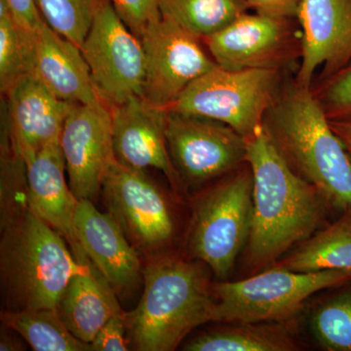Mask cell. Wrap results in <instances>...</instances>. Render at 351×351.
I'll list each match as a JSON object with an SVG mask.
<instances>
[{"instance_id": "cell-28", "label": "cell", "mask_w": 351, "mask_h": 351, "mask_svg": "<svg viewBox=\"0 0 351 351\" xmlns=\"http://www.w3.org/2000/svg\"><path fill=\"white\" fill-rule=\"evenodd\" d=\"M315 96L329 120L351 117V62L323 80Z\"/></svg>"}, {"instance_id": "cell-24", "label": "cell", "mask_w": 351, "mask_h": 351, "mask_svg": "<svg viewBox=\"0 0 351 351\" xmlns=\"http://www.w3.org/2000/svg\"><path fill=\"white\" fill-rule=\"evenodd\" d=\"M246 0H161L160 12L204 40L249 12Z\"/></svg>"}, {"instance_id": "cell-31", "label": "cell", "mask_w": 351, "mask_h": 351, "mask_svg": "<svg viewBox=\"0 0 351 351\" xmlns=\"http://www.w3.org/2000/svg\"><path fill=\"white\" fill-rule=\"evenodd\" d=\"M256 12L277 19L298 18L304 0H246Z\"/></svg>"}, {"instance_id": "cell-25", "label": "cell", "mask_w": 351, "mask_h": 351, "mask_svg": "<svg viewBox=\"0 0 351 351\" xmlns=\"http://www.w3.org/2000/svg\"><path fill=\"white\" fill-rule=\"evenodd\" d=\"M34 32L15 20L5 0H0V89L6 96L18 83L34 75Z\"/></svg>"}, {"instance_id": "cell-11", "label": "cell", "mask_w": 351, "mask_h": 351, "mask_svg": "<svg viewBox=\"0 0 351 351\" xmlns=\"http://www.w3.org/2000/svg\"><path fill=\"white\" fill-rule=\"evenodd\" d=\"M108 214L138 250L154 253L167 246L175 221L167 198L145 171L114 160L101 189Z\"/></svg>"}, {"instance_id": "cell-17", "label": "cell", "mask_w": 351, "mask_h": 351, "mask_svg": "<svg viewBox=\"0 0 351 351\" xmlns=\"http://www.w3.org/2000/svg\"><path fill=\"white\" fill-rule=\"evenodd\" d=\"M76 237L82 250L117 295L131 293L142 280L137 249L110 214L101 213L90 200L78 201Z\"/></svg>"}, {"instance_id": "cell-27", "label": "cell", "mask_w": 351, "mask_h": 351, "mask_svg": "<svg viewBox=\"0 0 351 351\" xmlns=\"http://www.w3.org/2000/svg\"><path fill=\"white\" fill-rule=\"evenodd\" d=\"M108 0H36L44 21L64 38L82 46L97 14Z\"/></svg>"}, {"instance_id": "cell-2", "label": "cell", "mask_w": 351, "mask_h": 351, "mask_svg": "<svg viewBox=\"0 0 351 351\" xmlns=\"http://www.w3.org/2000/svg\"><path fill=\"white\" fill-rule=\"evenodd\" d=\"M263 127L295 174L332 209L351 211V157L311 89L295 82L277 95Z\"/></svg>"}, {"instance_id": "cell-9", "label": "cell", "mask_w": 351, "mask_h": 351, "mask_svg": "<svg viewBox=\"0 0 351 351\" xmlns=\"http://www.w3.org/2000/svg\"><path fill=\"white\" fill-rule=\"evenodd\" d=\"M80 49L97 94L110 108L143 97L145 62L142 41L108 0L92 23Z\"/></svg>"}, {"instance_id": "cell-30", "label": "cell", "mask_w": 351, "mask_h": 351, "mask_svg": "<svg viewBox=\"0 0 351 351\" xmlns=\"http://www.w3.org/2000/svg\"><path fill=\"white\" fill-rule=\"evenodd\" d=\"M125 313L117 314L104 325L90 343L91 351H126L129 350L127 339Z\"/></svg>"}, {"instance_id": "cell-23", "label": "cell", "mask_w": 351, "mask_h": 351, "mask_svg": "<svg viewBox=\"0 0 351 351\" xmlns=\"http://www.w3.org/2000/svg\"><path fill=\"white\" fill-rule=\"evenodd\" d=\"M3 325L14 330L36 351H89L90 343L76 338L57 308L5 311Z\"/></svg>"}, {"instance_id": "cell-6", "label": "cell", "mask_w": 351, "mask_h": 351, "mask_svg": "<svg viewBox=\"0 0 351 351\" xmlns=\"http://www.w3.org/2000/svg\"><path fill=\"white\" fill-rule=\"evenodd\" d=\"M351 281V270L297 272L276 267L240 281L213 284L214 322H284L311 295Z\"/></svg>"}, {"instance_id": "cell-20", "label": "cell", "mask_w": 351, "mask_h": 351, "mask_svg": "<svg viewBox=\"0 0 351 351\" xmlns=\"http://www.w3.org/2000/svg\"><path fill=\"white\" fill-rule=\"evenodd\" d=\"M117 295L86 256L84 267L69 281L57 309L69 331L91 343L112 316L123 313Z\"/></svg>"}, {"instance_id": "cell-1", "label": "cell", "mask_w": 351, "mask_h": 351, "mask_svg": "<svg viewBox=\"0 0 351 351\" xmlns=\"http://www.w3.org/2000/svg\"><path fill=\"white\" fill-rule=\"evenodd\" d=\"M246 143V162L253 174L246 261L251 269H258L276 263L295 245L313 237L330 205L288 165L263 124Z\"/></svg>"}, {"instance_id": "cell-34", "label": "cell", "mask_w": 351, "mask_h": 351, "mask_svg": "<svg viewBox=\"0 0 351 351\" xmlns=\"http://www.w3.org/2000/svg\"><path fill=\"white\" fill-rule=\"evenodd\" d=\"M5 330H2L1 336H0V350L1 351H15L24 350V346L18 341L17 337L13 335L14 330L5 326Z\"/></svg>"}, {"instance_id": "cell-21", "label": "cell", "mask_w": 351, "mask_h": 351, "mask_svg": "<svg viewBox=\"0 0 351 351\" xmlns=\"http://www.w3.org/2000/svg\"><path fill=\"white\" fill-rule=\"evenodd\" d=\"M189 339L188 351H294L299 345L283 322L226 323Z\"/></svg>"}, {"instance_id": "cell-22", "label": "cell", "mask_w": 351, "mask_h": 351, "mask_svg": "<svg viewBox=\"0 0 351 351\" xmlns=\"http://www.w3.org/2000/svg\"><path fill=\"white\" fill-rule=\"evenodd\" d=\"M276 267L297 272L351 270V211L314 233Z\"/></svg>"}, {"instance_id": "cell-26", "label": "cell", "mask_w": 351, "mask_h": 351, "mask_svg": "<svg viewBox=\"0 0 351 351\" xmlns=\"http://www.w3.org/2000/svg\"><path fill=\"white\" fill-rule=\"evenodd\" d=\"M314 339L328 351H351V288L314 309L309 320Z\"/></svg>"}, {"instance_id": "cell-14", "label": "cell", "mask_w": 351, "mask_h": 351, "mask_svg": "<svg viewBox=\"0 0 351 351\" xmlns=\"http://www.w3.org/2000/svg\"><path fill=\"white\" fill-rule=\"evenodd\" d=\"M298 19L302 63L295 83L311 89L318 69L325 80L351 62V0H304Z\"/></svg>"}, {"instance_id": "cell-32", "label": "cell", "mask_w": 351, "mask_h": 351, "mask_svg": "<svg viewBox=\"0 0 351 351\" xmlns=\"http://www.w3.org/2000/svg\"><path fill=\"white\" fill-rule=\"evenodd\" d=\"M14 18L25 29L36 32L44 21L36 0H5Z\"/></svg>"}, {"instance_id": "cell-19", "label": "cell", "mask_w": 351, "mask_h": 351, "mask_svg": "<svg viewBox=\"0 0 351 351\" xmlns=\"http://www.w3.org/2000/svg\"><path fill=\"white\" fill-rule=\"evenodd\" d=\"M34 75L55 96L73 104L101 100L80 46L45 21L34 32Z\"/></svg>"}, {"instance_id": "cell-13", "label": "cell", "mask_w": 351, "mask_h": 351, "mask_svg": "<svg viewBox=\"0 0 351 351\" xmlns=\"http://www.w3.org/2000/svg\"><path fill=\"white\" fill-rule=\"evenodd\" d=\"M288 21L247 12L204 41L219 68L278 69L294 43Z\"/></svg>"}, {"instance_id": "cell-15", "label": "cell", "mask_w": 351, "mask_h": 351, "mask_svg": "<svg viewBox=\"0 0 351 351\" xmlns=\"http://www.w3.org/2000/svg\"><path fill=\"white\" fill-rule=\"evenodd\" d=\"M5 133L14 152L25 163L61 138L73 103L55 96L34 75L6 95Z\"/></svg>"}, {"instance_id": "cell-3", "label": "cell", "mask_w": 351, "mask_h": 351, "mask_svg": "<svg viewBox=\"0 0 351 351\" xmlns=\"http://www.w3.org/2000/svg\"><path fill=\"white\" fill-rule=\"evenodd\" d=\"M66 244L29 204L2 217L0 280L5 311L57 308L86 257L76 260Z\"/></svg>"}, {"instance_id": "cell-16", "label": "cell", "mask_w": 351, "mask_h": 351, "mask_svg": "<svg viewBox=\"0 0 351 351\" xmlns=\"http://www.w3.org/2000/svg\"><path fill=\"white\" fill-rule=\"evenodd\" d=\"M115 160L133 169L161 171L175 189L179 186L166 141L167 110L133 97L112 108Z\"/></svg>"}, {"instance_id": "cell-18", "label": "cell", "mask_w": 351, "mask_h": 351, "mask_svg": "<svg viewBox=\"0 0 351 351\" xmlns=\"http://www.w3.org/2000/svg\"><path fill=\"white\" fill-rule=\"evenodd\" d=\"M27 200L39 218L66 240L75 258L84 252L76 237L75 216L78 200L66 182V164L60 141L44 147L25 162Z\"/></svg>"}, {"instance_id": "cell-33", "label": "cell", "mask_w": 351, "mask_h": 351, "mask_svg": "<svg viewBox=\"0 0 351 351\" xmlns=\"http://www.w3.org/2000/svg\"><path fill=\"white\" fill-rule=\"evenodd\" d=\"M335 133L345 145L346 151L351 157V117L345 119L330 120Z\"/></svg>"}, {"instance_id": "cell-8", "label": "cell", "mask_w": 351, "mask_h": 351, "mask_svg": "<svg viewBox=\"0 0 351 351\" xmlns=\"http://www.w3.org/2000/svg\"><path fill=\"white\" fill-rule=\"evenodd\" d=\"M166 141L179 184L202 186L237 170L247 158L246 138L217 120L167 110Z\"/></svg>"}, {"instance_id": "cell-10", "label": "cell", "mask_w": 351, "mask_h": 351, "mask_svg": "<svg viewBox=\"0 0 351 351\" xmlns=\"http://www.w3.org/2000/svg\"><path fill=\"white\" fill-rule=\"evenodd\" d=\"M200 40L162 15L147 25L141 41L145 62L143 98L147 103L169 110L191 83L218 66Z\"/></svg>"}, {"instance_id": "cell-7", "label": "cell", "mask_w": 351, "mask_h": 351, "mask_svg": "<svg viewBox=\"0 0 351 351\" xmlns=\"http://www.w3.org/2000/svg\"><path fill=\"white\" fill-rule=\"evenodd\" d=\"M278 69L217 66L191 83L169 110L217 120L245 138L263 126L276 98Z\"/></svg>"}, {"instance_id": "cell-4", "label": "cell", "mask_w": 351, "mask_h": 351, "mask_svg": "<svg viewBox=\"0 0 351 351\" xmlns=\"http://www.w3.org/2000/svg\"><path fill=\"white\" fill-rule=\"evenodd\" d=\"M143 278L140 302L125 313L134 350H174L196 328L214 322L216 299L204 263L162 256L145 265Z\"/></svg>"}, {"instance_id": "cell-5", "label": "cell", "mask_w": 351, "mask_h": 351, "mask_svg": "<svg viewBox=\"0 0 351 351\" xmlns=\"http://www.w3.org/2000/svg\"><path fill=\"white\" fill-rule=\"evenodd\" d=\"M252 218L253 174L248 165L233 171L196 200L189 230V257L226 279L248 242Z\"/></svg>"}, {"instance_id": "cell-29", "label": "cell", "mask_w": 351, "mask_h": 351, "mask_svg": "<svg viewBox=\"0 0 351 351\" xmlns=\"http://www.w3.org/2000/svg\"><path fill=\"white\" fill-rule=\"evenodd\" d=\"M119 17L141 39L147 25L161 16V0H110Z\"/></svg>"}, {"instance_id": "cell-12", "label": "cell", "mask_w": 351, "mask_h": 351, "mask_svg": "<svg viewBox=\"0 0 351 351\" xmlns=\"http://www.w3.org/2000/svg\"><path fill=\"white\" fill-rule=\"evenodd\" d=\"M60 144L71 191L78 200L94 202L115 160L112 108L101 100L75 104Z\"/></svg>"}]
</instances>
